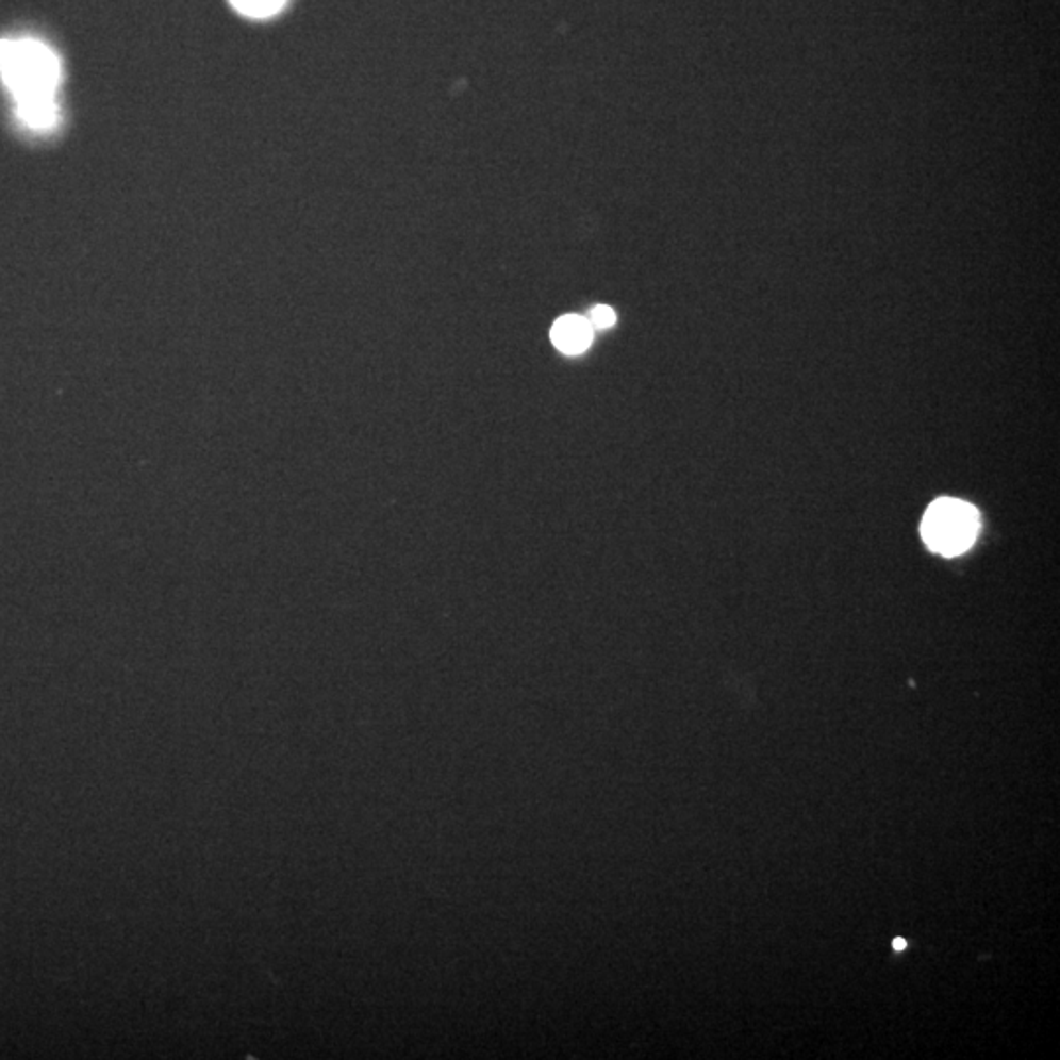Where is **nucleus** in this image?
I'll use <instances>...</instances> for the list:
<instances>
[{
    "mask_svg": "<svg viewBox=\"0 0 1060 1060\" xmlns=\"http://www.w3.org/2000/svg\"><path fill=\"white\" fill-rule=\"evenodd\" d=\"M0 77L14 103L56 98L61 66L56 51L39 39H0Z\"/></svg>",
    "mask_w": 1060,
    "mask_h": 1060,
    "instance_id": "f257e3e1",
    "label": "nucleus"
},
{
    "mask_svg": "<svg viewBox=\"0 0 1060 1060\" xmlns=\"http://www.w3.org/2000/svg\"><path fill=\"white\" fill-rule=\"evenodd\" d=\"M978 531V511L970 503L953 497L933 501L921 523V536L925 545L936 555L948 558L963 555L975 545Z\"/></svg>",
    "mask_w": 1060,
    "mask_h": 1060,
    "instance_id": "f03ea898",
    "label": "nucleus"
},
{
    "mask_svg": "<svg viewBox=\"0 0 1060 1060\" xmlns=\"http://www.w3.org/2000/svg\"><path fill=\"white\" fill-rule=\"evenodd\" d=\"M550 336L560 352L570 353V356L582 353L592 345V323L582 316H562L556 321Z\"/></svg>",
    "mask_w": 1060,
    "mask_h": 1060,
    "instance_id": "7ed1b4c3",
    "label": "nucleus"
},
{
    "mask_svg": "<svg viewBox=\"0 0 1060 1060\" xmlns=\"http://www.w3.org/2000/svg\"><path fill=\"white\" fill-rule=\"evenodd\" d=\"M16 116L20 123L34 130V132H49L58 126L59 105L58 98H38V101H26L16 103Z\"/></svg>",
    "mask_w": 1060,
    "mask_h": 1060,
    "instance_id": "20e7f679",
    "label": "nucleus"
},
{
    "mask_svg": "<svg viewBox=\"0 0 1060 1060\" xmlns=\"http://www.w3.org/2000/svg\"><path fill=\"white\" fill-rule=\"evenodd\" d=\"M232 7L249 19H269L286 7L287 0H230Z\"/></svg>",
    "mask_w": 1060,
    "mask_h": 1060,
    "instance_id": "39448f33",
    "label": "nucleus"
},
{
    "mask_svg": "<svg viewBox=\"0 0 1060 1060\" xmlns=\"http://www.w3.org/2000/svg\"><path fill=\"white\" fill-rule=\"evenodd\" d=\"M615 321H617V316H615L611 306L599 305L592 311V325L597 326V328H609V326L615 325Z\"/></svg>",
    "mask_w": 1060,
    "mask_h": 1060,
    "instance_id": "423d86ee",
    "label": "nucleus"
},
{
    "mask_svg": "<svg viewBox=\"0 0 1060 1060\" xmlns=\"http://www.w3.org/2000/svg\"><path fill=\"white\" fill-rule=\"evenodd\" d=\"M906 946L908 945H906V941H904V939H896V941H894V948H896V951H904Z\"/></svg>",
    "mask_w": 1060,
    "mask_h": 1060,
    "instance_id": "0eeeda50",
    "label": "nucleus"
}]
</instances>
